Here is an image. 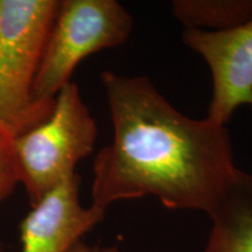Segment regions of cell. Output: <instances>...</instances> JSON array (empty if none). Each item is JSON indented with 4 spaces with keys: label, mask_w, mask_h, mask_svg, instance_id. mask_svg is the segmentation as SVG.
<instances>
[{
    "label": "cell",
    "mask_w": 252,
    "mask_h": 252,
    "mask_svg": "<svg viewBox=\"0 0 252 252\" xmlns=\"http://www.w3.org/2000/svg\"><path fill=\"white\" fill-rule=\"evenodd\" d=\"M100 80L113 135L94 159L91 207L152 195L210 215L238 168L228 127L181 113L145 76L105 70Z\"/></svg>",
    "instance_id": "1"
},
{
    "label": "cell",
    "mask_w": 252,
    "mask_h": 252,
    "mask_svg": "<svg viewBox=\"0 0 252 252\" xmlns=\"http://www.w3.org/2000/svg\"><path fill=\"white\" fill-rule=\"evenodd\" d=\"M171 7L186 30L223 32L252 19V0H174Z\"/></svg>",
    "instance_id": "8"
},
{
    "label": "cell",
    "mask_w": 252,
    "mask_h": 252,
    "mask_svg": "<svg viewBox=\"0 0 252 252\" xmlns=\"http://www.w3.org/2000/svg\"><path fill=\"white\" fill-rule=\"evenodd\" d=\"M181 39L212 72L208 119L226 126L242 105L252 108V19L223 32L185 30Z\"/></svg>",
    "instance_id": "5"
},
{
    "label": "cell",
    "mask_w": 252,
    "mask_h": 252,
    "mask_svg": "<svg viewBox=\"0 0 252 252\" xmlns=\"http://www.w3.org/2000/svg\"><path fill=\"white\" fill-rule=\"evenodd\" d=\"M18 184L13 137L0 126V203L12 194Z\"/></svg>",
    "instance_id": "9"
},
{
    "label": "cell",
    "mask_w": 252,
    "mask_h": 252,
    "mask_svg": "<svg viewBox=\"0 0 252 252\" xmlns=\"http://www.w3.org/2000/svg\"><path fill=\"white\" fill-rule=\"evenodd\" d=\"M80 186V175H72L33 207L19 226L23 252H68L102 222L105 212L81 204Z\"/></svg>",
    "instance_id": "6"
},
{
    "label": "cell",
    "mask_w": 252,
    "mask_h": 252,
    "mask_svg": "<svg viewBox=\"0 0 252 252\" xmlns=\"http://www.w3.org/2000/svg\"><path fill=\"white\" fill-rule=\"evenodd\" d=\"M212 219L202 252H252V174L237 168Z\"/></svg>",
    "instance_id": "7"
},
{
    "label": "cell",
    "mask_w": 252,
    "mask_h": 252,
    "mask_svg": "<svg viewBox=\"0 0 252 252\" xmlns=\"http://www.w3.org/2000/svg\"><path fill=\"white\" fill-rule=\"evenodd\" d=\"M133 18L117 0H60L33 88L36 103L54 100L82 60L127 41Z\"/></svg>",
    "instance_id": "4"
},
{
    "label": "cell",
    "mask_w": 252,
    "mask_h": 252,
    "mask_svg": "<svg viewBox=\"0 0 252 252\" xmlns=\"http://www.w3.org/2000/svg\"><path fill=\"white\" fill-rule=\"evenodd\" d=\"M60 0H0V126L14 138L53 113L55 99L32 98Z\"/></svg>",
    "instance_id": "2"
},
{
    "label": "cell",
    "mask_w": 252,
    "mask_h": 252,
    "mask_svg": "<svg viewBox=\"0 0 252 252\" xmlns=\"http://www.w3.org/2000/svg\"><path fill=\"white\" fill-rule=\"evenodd\" d=\"M68 252H121L117 247H89V245L80 241L72 245Z\"/></svg>",
    "instance_id": "10"
},
{
    "label": "cell",
    "mask_w": 252,
    "mask_h": 252,
    "mask_svg": "<svg viewBox=\"0 0 252 252\" xmlns=\"http://www.w3.org/2000/svg\"><path fill=\"white\" fill-rule=\"evenodd\" d=\"M97 124L70 82L55 97L50 117L13 139L19 182L32 207L63 180L76 174L78 161L94 151Z\"/></svg>",
    "instance_id": "3"
}]
</instances>
